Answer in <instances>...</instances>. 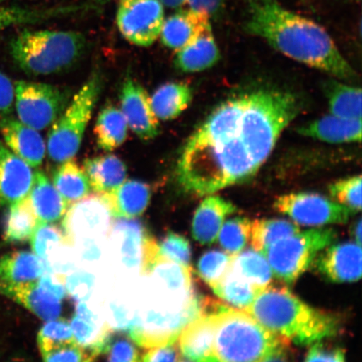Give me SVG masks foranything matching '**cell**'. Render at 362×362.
I'll return each mask as SVG.
<instances>
[{
	"mask_svg": "<svg viewBox=\"0 0 362 362\" xmlns=\"http://www.w3.org/2000/svg\"><path fill=\"white\" fill-rule=\"evenodd\" d=\"M244 30L294 61L339 80L358 79L324 27L288 10L278 0H249Z\"/></svg>",
	"mask_w": 362,
	"mask_h": 362,
	"instance_id": "7a4b0ae2",
	"label": "cell"
},
{
	"mask_svg": "<svg viewBox=\"0 0 362 362\" xmlns=\"http://www.w3.org/2000/svg\"><path fill=\"white\" fill-rule=\"evenodd\" d=\"M178 362H192V361H189L187 358H185V357L183 356L182 358H181V357H179Z\"/></svg>",
	"mask_w": 362,
	"mask_h": 362,
	"instance_id": "11a10c76",
	"label": "cell"
},
{
	"mask_svg": "<svg viewBox=\"0 0 362 362\" xmlns=\"http://www.w3.org/2000/svg\"><path fill=\"white\" fill-rule=\"evenodd\" d=\"M86 4L80 6H61L49 8H26L0 6V30L10 27L55 19V18L74 15L81 11H88Z\"/></svg>",
	"mask_w": 362,
	"mask_h": 362,
	"instance_id": "4316f807",
	"label": "cell"
},
{
	"mask_svg": "<svg viewBox=\"0 0 362 362\" xmlns=\"http://www.w3.org/2000/svg\"><path fill=\"white\" fill-rule=\"evenodd\" d=\"M272 333L298 346H311L336 336L341 320L305 304L286 287L268 285L245 310Z\"/></svg>",
	"mask_w": 362,
	"mask_h": 362,
	"instance_id": "3957f363",
	"label": "cell"
},
{
	"mask_svg": "<svg viewBox=\"0 0 362 362\" xmlns=\"http://www.w3.org/2000/svg\"><path fill=\"white\" fill-rule=\"evenodd\" d=\"M110 207L102 194L71 204L63 219V232L71 244L86 239L106 240L112 224Z\"/></svg>",
	"mask_w": 362,
	"mask_h": 362,
	"instance_id": "8fae6325",
	"label": "cell"
},
{
	"mask_svg": "<svg viewBox=\"0 0 362 362\" xmlns=\"http://www.w3.org/2000/svg\"><path fill=\"white\" fill-rule=\"evenodd\" d=\"M329 111L341 119H361V89L337 80L324 86Z\"/></svg>",
	"mask_w": 362,
	"mask_h": 362,
	"instance_id": "f546056e",
	"label": "cell"
},
{
	"mask_svg": "<svg viewBox=\"0 0 362 362\" xmlns=\"http://www.w3.org/2000/svg\"><path fill=\"white\" fill-rule=\"evenodd\" d=\"M101 88L100 74L95 72L55 121L48 137L49 156L52 160L63 163L78 152Z\"/></svg>",
	"mask_w": 362,
	"mask_h": 362,
	"instance_id": "8992f818",
	"label": "cell"
},
{
	"mask_svg": "<svg viewBox=\"0 0 362 362\" xmlns=\"http://www.w3.org/2000/svg\"><path fill=\"white\" fill-rule=\"evenodd\" d=\"M38 284L44 291L51 293L58 300H62L67 294L66 288V277L52 272L45 270L44 274L38 280Z\"/></svg>",
	"mask_w": 362,
	"mask_h": 362,
	"instance_id": "7dc6e473",
	"label": "cell"
},
{
	"mask_svg": "<svg viewBox=\"0 0 362 362\" xmlns=\"http://www.w3.org/2000/svg\"><path fill=\"white\" fill-rule=\"evenodd\" d=\"M305 362H346V353L342 348L316 342L311 345Z\"/></svg>",
	"mask_w": 362,
	"mask_h": 362,
	"instance_id": "f6af8a7d",
	"label": "cell"
},
{
	"mask_svg": "<svg viewBox=\"0 0 362 362\" xmlns=\"http://www.w3.org/2000/svg\"><path fill=\"white\" fill-rule=\"evenodd\" d=\"M211 288L221 300L243 311L250 306L262 291L235 274L230 267L223 278Z\"/></svg>",
	"mask_w": 362,
	"mask_h": 362,
	"instance_id": "d6a6232c",
	"label": "cell"
},
{
	"mask_svg": "<svg viewBox=\"0 0 362 362\" xmlns=\"http://www.w3.org/2000/svg\"><path fill=\"white\" fill-rule=\"evenodd\" d=\"M120 101L122 113L133 132L146 141L155 139L160 132V124L151 98L141 84L129 75L122 85Z\"/></svg>",
	"mask_w": 362,
	"mask_h": 362,
	"instance_id": "4fadbf2b",
	"label": "cell"
},
{
	"mask_svg": "<svg viewBox=\"0 0 362 362\" xmlns=\"http://www.w3.org/2000/svg\"><path fill=\"white\" fill-rule=\"evenodd\" d=\"M53 184L69 206L89 196L90 192L87 175L71 160L63 162L54 172Z\"/></svg>",
	"mask_w": 362,
	"mask_h": 362,
	"instance_id": "4dcf8cb0",
	"label": "cell"
},
{
	"mask_svg": "<svg viewBox=\"0 0 362 362\" xmlns=\"http://www.w3.org/2000/svg\"><path fill=\"white\" fill-rule=\"evenodd\" d=\"M330 196L337 202L356 212L361 209V176L343 179L329 185Z\"/></svg>",
	"mask_w": 362,
	"mask_h": 362,
	"instance_id": "ab89813d",
	"label": "cell"
},
{
	"mask_svg": "<svg viewBox=\"0 0 362 362\" xmlns=\"http://www.w3.org/2000/svg\"><path fill=\"white\" fill-rule=\"evenodd\" d=\"M298 134L332 144L361 142V119L325 116L298 129Z\"/></svg>",
	"mask_w": 362,
	"mask_h": 362,
	"instance_id": "603a6c76",
	"label": "cell"
},
{
	"mask_svg": "<svg viewBox=\"0 0 362 362\" xmlns=\"http://www.w3.org/2000/svg\"><path fill=\"white\" fill-rule=\"evenodd\" d=\"M105 353H107V362H139L138 350L126 338L110 341Z\"/></svg>",
	"mask_w": 362,
	"mask_h": 362,
	"instance_id": "ee69618b",
	"label": "cell"
},
{
	"mask_svg": "<svg viewBox=\"0 0 362 362\" xmlns=\"http://www.w3.org/2000/svg\"><path fill=\"white\" fill-rule=\"evenodd\" d=\"M0 294L11 298L45 321L57 319L62 312V300L44 291L38 282L24 284L0 283Z\"/></svg>",
	"mask_w": 362,
	"mask_h": 362,
	"instance_id": "d6986e66",
	"label": "cell"
},
{
	"mask_svg": "<svg viewBox=\"0 0 362 362\" xmlns=\"http://www.w3.org/2000/svg\"><path fill=\"white\" fill-rule=\"evenodd\" d=\"M112 1V0H86L85 4H87L90 8L100 7L107 3Z\"/></svg>",
	"mask_w": 362,
	"mask_h": 362,
	"instance_id": "f5cc1de1",
	"label": "cell"
},
{
	"mask_svg": "<svg viewBox=\"0 0 362 362\" xmlns=\"http://www.w3.org/2000/svg\"><path fill=\"white\" fill-rule=\"evenodd\" d=\"M230 269L261 289L270 284L274 276L266 256L255 249H248L234 256Z\"/></svg>",
	"mask_w": 362,
	"mask_h": 362,
	"instance_id": "e575fe53",
	"label": "cell"
},
{
	"mask_svg": "<svg viewBox=\"0 0 362 362\" xmlns=\"http://www.w3.org/2000/svg\"><path fill=\"white\" fill-rule=\"evenodd\" d=\"M218 310L194 320L181 332L177 341L185 358L192 362H218L214 352V334Z\"/></svg>",
	"mask_w": 362,
	"mask_h": 362,
	"instance_id": "2e32d148",
	"label": "cell"
},
{
	"mask_svg": "<svg viewBox=\"0 0 362 362\" xmlns=\"http://www.w3.org/2000/svg\"><path fill=\"white\" fill-rule=\"evenodd\" d=\"M42 356L44 362H84L89 357L76 344L54 348Z\"/></svg>",
	"mask_w": 362,
	"mask_h": 362,
	"instance_id": "7bdbcfd3",
	"label": "cell"
},
{
	"mask_svg": "<svg viewBox=\"0 0 362 362\" xmlns=\"http://www.w3.org/2000/svg\"><path fill=\"white\" fill-rule=\"evenodd\" d=\"M102 194L112 217L133 219L146 210L151 192L148 185L138 180H128L112 191Z\"/></svg>",
	"mask_w": 362,
	"mask_h": 362,
	"instance_id": "7402d4cb",
	"label": "cell"
},
{
	"mask_svg": "<svg viewBox=\"0 0 362 362\" xmlns=\"http://www.w3.org/2000/svg\"><path fill=\"white\" fill-rule=\"evenodd\" d=\"M158 119H176L192 101V90L184 83H169L162 85L151 99Z\"/></svg>",
	"mask_w": 362,
	"mask_h": 362,
	"instance_id": "83f0119b",
	"label": "cell"
},
{
	"mask_svg": "<svg viewBox=\"0 0 362 362\" xmlns=\"http://www.w3.org/2000/svg\"><path fill=\"white\" fill-rule=\"evenodd\" d=\"M337 238L329 228L303 230L272 245L265 256L274 276L292 284L313 264L317 255Z\"/></svg>",
	"mask_w": 362,
	"mask_h": 362,
	"instance_id": "52a82bcc",
	"label": "cell"
},
{
	"mask_svg": "<svg viewBox=\"0 0 362 362\" xmlns=\"http://www.w3.org/2000/svg\"><path fill=\"white\" fill-rule=\"evenodd\" d=\"M287 344L245 311L223 306L217 312L214 352L218 362H257Z\"/></svg>",
	"mask_w": 362,
	"mask_h": 362,
	"instance_id": "5b68a950",
	"label": "cell"
},
{
	"mask_svg": "<svg viewBox=\"0 0 362 362\" xmlns=\"http://www.w3.org/2000/svg\"><path fill=\"white\" fill-rule=\"evenodd\" d=\"M354 235L356 239V243L358 244L361 246V221L359 220L358 223H357L354 228Z\"/></svg>",
	"mask_w": 362,
	"mask_h": 362,
	"instance_id": "db71d44e",
	"label": "cell"
},
{
	"mask_svg": "<svg viewBox=\"0 0 362 362\" xmlns=\"http://www.w3.org/2000/svg\"><path fill=\"white\" fill-rule=\"evenodd\" d=\"M83 167L90 189L98 194L112 191L123 184L126 179V165L115 156L88 158L84 161Z\"/></svg>",
	"mask_w": 362,
	"mask_h": 362,
	"instance_id": "484cf974",
	"label": "cell"
},
{
	"mask_svg": "<svg viewBox=\"0 0 362 362\" xmlns=\"http://www.w3.org/2000/svg\"><path fill=\"white\" fill-rule=\"evenodd\" d=\"M68 96L65 90L53 85L25 81L15 83L18 117L22 124L35 130L55 123L65 110Z\"/></svg>",
	"mask_w": 362,
	"mask_h": 362,
	"instance_id": "ba28073f",
	"label": "cell"
},
{
	"mask_svg": "<svg viewBox=\"0 0 362 362\" xmlns=\"http://www.w3.org/2000/svg\"><path fill=\"white\" fill-rule=\"evenodd\" d=\"M298 224L282 219H262L252 221L250 239L252 248L265 255L272 245L280 240L300 232Z\"/></svg>",
	"mask_w": 362,
	"mask_h": 362,
	"instance_id": "836d02e7",
	"label": "cell"
},
{
	"mask_svg": "<svg viewBox=\"0 0 362 362\" xmlns=\"http://www.w3.org/2000/svg\"><path fill=\"white\" fill-rule=\"evenodd\" d=\"M95 276L86 270H74L66 277L67 294L78 302H86L93 296Z\"/></svg>",
	"mask_w": 362,
	"mask_h": 362,
	"instance_id": "b9f144b4",
	"label": "cell"
},
{
	"mask_svg": "<svg viewBox=\"0 0 362 362\" xmlns=\"http://www.w3.org/2000/svg\"><path fill=\"white\" fill-rule=\"evenodd\" d=\"M160 255L177 264L189 267L192 249L188 240L180 235L170 233L158 244Z\"/></svg>",
	"mask_w": 362,
	"mask_h": 362,
	"instance_id": "60d3db41",
	"label": "cell"
},
{
	"mask_svg": "<svg viewBox=\"0 0 362 362\" xmlns=\"http://www.w3.org/2000/svg\"><path fill=\"white\" fill-rule=\"evenodd\" d=\"M15 101V84L0 71V122L11 116Z\"/></svg>",
	"mask_w": 362,
	"mask_h": 362,
	"instance_id": "bcb514c9",
	"label": "cell"
},
{
	"mask_svg": "<svg viewBox=\"0 0 362 362\" xmlns=\"http://www.w3.org/2000/svg\"><path fill=\"white\" fill-rule=\"evenodd\" d=\"M37 341L42 354L56 347L76 344L70 322L63 319L45 324L40 329Z\"/></svg>",
	"mask_w": 362,
	"mask_h": 362,
	"instance_id": "74e56055",
	"label": "cell"
},
{
	"mask_svg": "<svg viewBox=\"0 0 362 362\" xmlns=\"http://www.w3.org/2000/svg\"><path fill=\"white\" fill-rule=\"evenodd\" d=\"M177 350L174 345L148 348L142 362H178Z\"/></svg>",
	"mask_w": 362,
	"mask_h": 362,
	"instance_id": "c3c4849f",
	"label": "cell"
},
{
	"mask_svg": "<svg viewBox=\"0 0 362 362\" xmlns=\"http://www.w3.org/2000/svg\"><path fill=\"white\" fill-rule=\"evenodd\" d=\"M93 357L89 356L87 360H86L84 362H93Z\"/></svg>",
	"mask_w": 362,
	"mask_h": 362,
	"instance_id": "9f6ffc18",
	"label": "cell"
},
{
	"mask_svg": "<svg viewBox=\"0 0 362 362\" xmlns=\"http://www.w3.org/2000/svg\"><path fill=\"white\" fill-rule=\"evenodd\" d=\"M285 347H286V346L276 348L275 350L262 356V358L257 362H289L286 352H285Z\"/></svg>",
	"mask_w": 362,
	"mask_h": 362,
	"instance_id": "f907efd6",
	"label": "cell"
},
{
	"mask_svg": "<svg viewBox=\"0 0 362 362\" xmlns=\"http://www.w3.org/2000/svg\"><path fill=\"white\" fill-rule=\"evenodd\" d=\"M160 0H121L117 11V25L126 40L148 47L160 37L165 21Z\"/></svg>",
	"mask_w": 362,
	"mask_h": 362,
	"instance_id": "30bf717a",
	"label": "cell"
},
{
	"mask_svg": "<svg viewBox=\"0 0 362 362\" xmlns=\"http://www.w3.org/2000/svg\"><path fill=\"white\" fill-rule=\"evenodd\" d=\"M128 124L122 112L107 104L99 113L94 133L98 146L104 151H112L122 146L127 138Z\"/></svg>",
	"mask_w": 362,
	"mask_h": 362,
	"instance_id": "f1b7e54d",
	"label": "cell"
},
{
	"mask_svg": "<svg viewBox=\"0 0 362 362\" xmlns=\"http://www.w3.org/2000/svg\"><path fill=\"white\" fill-rule=\"evenodd\" d=\"M163 6L170 8H180L187 4V0H160Z\"/></svg>",
	"mask_w": 362,
	"mask_h": 362,
	"instance_id": "816d5d0a",
	"label": "cell"
},
{
	"mask_svg": "<svg viewBox=\"0 0 362 362\" xmlns=\"http://www.w3.org/2000/svg\"><path fill=\"white\" fill-rule=\"evenodd\" d=\"M28 197L8 206L4 238L6 243H16L30 240L39 223Z\"/></svg>",
	"mask_w": 362,
	"mask_h": 362,
	"instance_id": "1f68e13d",
	"label": "cell"
},
{
	"mask_svg": "<svg viewBox=\"0 0 362 362\" xmlns=\"http://www.w3.org/2000/svg\"><path fill=\"white\" fill-rule=\"evenodd\" d=\"M224 0H187L189 8L197 12L205 13L214 17L219 13L223 6Z\"/></svg>",
	"mask_w": 362,
	"mask_h": 362,
	"instance_id": "681fc988",
	"label": "cell"
},
{
	"mask_svg": "<svg viewBox=\"0 0 362 362\" xmlns=\"http://www.w3.org/2000/svg\"><path fill=\"white\" fill-rule=\"evenodd\" d=\"M274 208L294 223L309 226L345 224L356 214L341 204L309 192L284 194L276 199Z\"/></svg>",
	"mask_w": 362,
	"mask_h": 362,
	"instance_id": "9c48e42d",
	"label": "cell"
},
{
	"mask_svg": "<svg viewBox=\"0 0 362 362\" xmlns=\"http://www.w3.org/2000/svg\"><path fill=\"white\" fill-rule=\"evenodd\" d=\"M35 255L43 262L57 247L68 242L64 232L57 226L39 221L30 238Z\"/></svg>",
	"mask_w": 362,
	"mask_h": 362,
	"instance_id": "8d00e7d4",
	"label": "cell"
},
{
	"mask_svg": "<svg viewBox=\"0 0 362 362\" xmlns=\"http://www.w3.org/2000/svg\"><path fill=\"white\" fill-rule=\"evenodd\" d=\"M176 52L175 66L181 71L192 74L215 66L220 61L221 53L211 23L196 39Z\"/></svg>",
	"mask_w": 362,
	"mask_h": 362,
	"instance_id": "44dd1931",
	"label": "cell"
},
{
	"mask_svg": "<svg viewBox=\"0 0 362 362\" xmlns=\"http://www.w3.org/2000/svg\"><path fill=\"white\" fill-rule=\"evenodd\" d=\"M34 177L31 167L0 141V206L28 197Z\"/></svg>",
	"mask_w": 362,
	"mask_h": 362,
	"instance_id": "9a60e30c",
	"label": "cell"
},
{
	"mask_svg": "<svg viewBox=\"0 0 362 362\" xmlns=\"http://www.w3.org/2000/svg\"><path fill=\"white\" fill-rule=\"evenodd\" d=\"M311 266L330 282L358 281L361 277V247L356 243L332 244L316 256Z\"/></svg>",
	"mask_w": 362,
	"mask_h": 362,
	"instance_id": "5bb4252c",
	"label": "cell"
},
{
	"mask_svg": "<svg viewBox=\"0 0 362 362\" xmlns=\"http://www.w3.org/2000/svg\"><path fill=\"white\" fill-rule=\"evenodd\" d=\"M87 40L76 31L25 29L10 43L13 61L25 74L48 76L64 71L83 57Z\"/></svg>",
	"mask_w": 362,
	"mask_h": 362,
	"instance_id": "277c9868",
	"label": "cell"
},
{
	"mask_svg": "<svg viewBox=\"0 0 362 362\" xmlns=\"http://www.w3.org/2000/svg\"><path fill=\"white\" fill-rule=\"evenodd\" d=\"M302 108L296 94L272 88L226 99L185 144L176 170L181 187L203 197L250 180Z\"/></svg>",
	"mask_w": 362,
	"mask_h": 362,
	"instance_id": "6da1fadb",
	"label": "cell"
},
{
	"mask_svg": "<svg viewBox=\"0 0 362 362\" xmlns=\"http://www.w3.org/2000/svg\"><path fill=\"white\" fill-rule=\"evenodd\" d=\"M233 257L234 256L221 251L204 253L197 264L199 276L210 287L214 286L228 271Z\"/></svg>",
	"mask_w": 362,
	"mask_h": 362,
	"instance_id": "f35d334b",
	"label": "cell"
},
{
	"mask_svg": "<svg viewBox=\"0 0 362 362\" xmlns=\"http://www.w3.org/2000/svg\"><path fill=\"white\" fill-rule=\"evenodd\" d=\"M0 134L7 148L30 167L42 165L45 146L37 130L8 116L0 122Z\"/></svg>",
	"mask_w": 362,
	"mask_h": 362,
	"instance_id": "e0dca14e",
	"label": "cell"
},
{
	"mask_svg": "<svg viewBox=\"0 0 362 362\" xmlns=\"http://www.w3.org/2000/svg\"><path fill=\"white\" fill-rule=\"evenodd\" d=\"M232 202L214 194L205 197L197 207L192 221L193 238L202 245H211L217 237L226 217L237 211Z\"/></svg>",
	"mask_w": 362,
	"mask_h": 362,
	"instance_id": "ac0fdd59",
	"label": "cell"
},
{
	"mask_svg": "<svg viewBox=\"0 0 362 362\" xmlns=\"http://www.w3.org/2000/svg\"><path fill=\"white\" fill-rule=\"evenodd\" d=\"M45 270L44 262L34 252L17 251L0 257V283L24 284L37 282Z\"/></svg>",
	"mask_w": 362,
	"mask_h": 362,
	"instance_id": "d4e9b609",
	"label": "cell"
},
{
	"mask_svg": "<svg viewBox=\"0 0 362 362\" xmlns=\"http://www.w3.org/2000/svg\"><path fill=\"white\" fill-rule=\"evenodd\" d=\"M251 225L252 221L245 217L225 221L217 237L225 252L236 256L245 248L250 239Z\"/></svg>",
	"mask_w": 362,
	"mask_h": 362,
	"instance_id": "d590c367",
	"label": "cell"
},
{
	"mask_svg": "<svg viewBox=\"0 0 362 362\" xmlns=\"http://www.w3.org/2000/svg\"><path fill=\"white\" fill-rule=\"evenodd\" d=\"M28 198L36 216L42 223H52L61 220L69 207L42 171L35 172Z\"/></svg>",
	"mask_w": 362,
	"mask_h": 362,
	"instance_id": "cb8c5ba5",
	"label": "cell"
},
{
	"mask_svg": "<svg viewBox=\"0 0 362 362\" xmlns=\"http://www.w3.org/2000/svg\"><path fill=\"white\" fill-rule=\"evenodd\" d=\"M355 1H360V0H355Z\"/></svg>",
	"mask_w": 362,
	"mask_h": 362,
	"instance_id": "6f0895ef",
	"label": "cell"
},
{
	"mask_svg": "<svg viewBox=\"0 0 362 362\" xmlns=\"http://www.w3.org/2000/svg\"><path fill=\"white\" fill-rule=\"evenodd\" d=\"M146 228L133 219H119L112 223L106 240V247L115 269L130 278L142 276Z\"/></svg>",
	"mask_w": 362,
	"mask_h": 362,
	"instance_id": "7c38bea8",
	"label": "cell"
},
{
	"mask_svg": "<svg viewBox=\"0 0 362 362\" xmlns=\"http://www.w3.org/2000/svg\"><path fill=\"white\" fill-rule=\"evenodd\" d=\"M210 23L211 17L205 13L191 8L180 10L165 19L160 35L162 42L178 52L196 39Z\"/></svg>",
	"mask_w": 362,
	"mask_h": 362,
	"instance_id": "ffe728a7",
	"label": "cell"
}]
</instances>
